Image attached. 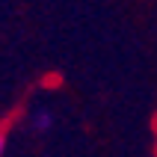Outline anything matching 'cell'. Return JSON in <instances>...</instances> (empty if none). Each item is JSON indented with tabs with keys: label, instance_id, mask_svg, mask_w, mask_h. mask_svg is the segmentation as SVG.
Segmentation results:
<instances>
[{
	"label": "cell",
	"instance_id": "7a4b0ae2",
	"mask_svg": "<svg viewBox=\"0 0 157 157\" xmlns=\"http://www.w3.org/2000/svg\"><path fill=\"white\" fill-rule=\"evenodd\" d=\"M3 151H6V133L0 131V157H3Z\"/></svg>",
	"mask_w": 157,
	"mask_h": 157
},
{
	"label": "cell",
	"instance_id": "6da1fadb",
	"mask_svg": "<svg viewBox=\"0 0 157 157\" xmlns=\"http://www.w3.org/2000/svg\"><path fill=\"white\" fill-rule=\"evenodd\" d=\"M33 128L36 131H48V128H51V113H48V110H39V113L33 116Z\"/></svg>",
	"mask_w": 157,
	"mask_h": 157
}]
</instances>
